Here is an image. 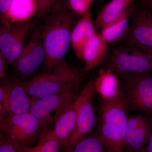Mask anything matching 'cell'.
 Wrapping results in <instances>:
<instances>
[{
  "label": "cell",
  "instance_id": "1",
  "mask_svg": "<svg viewBox=\"0 0 152 152\" xmlns=\"http://www.w3.org/2000/svg\"><path fill=\"white\" fill-rule=\"evenodd\" d=\"M75 26L72 17L64 10H55L47 16L42 28L46 53L44 71L51 69L64 61Z\"/></svg>",
  "mask_w": 152,
  "mask_h": 152
},
{
  "label": "cell",
  "instance_id": "2",
  "mask_svg": "<svg viewBox=\"0 0 152 152\" xmlns=\"http://www.w3.org/2000/svg\"><path fill=\"white\" fill-rule=\"evenodd\" d=\"M124 95L113 100L102 101L98 135L109 152H124L128 118Z\"/></svg>",
  "mask_w": 152,
  "mask_h": 152
},
{
  "label": "cell",
  "instance_id": "3",
  "mask_svg": "<svg viewBox=\"0 0 152 152\" xmlns=\"http://www.w3.org/2000/svg\"><path fill=\"white\" fill-rule=\"evenodd\" d=\"M80 75L64 61L23 83L29 97L41 99L74 88L79 83Z\"/></svg>",
  "mask_w": 152,
  "mask_h": 152
},
{
  "label": "cell",
  "instance_id": "4",
  "mask_svg": "<svg viewBox=\"0 0 152 152\" xmlns=\"http://www.w3.org/2000/svg\"><path fill=\"white\" fill-rule=\"evenodd\" d=\"M2 135L8 140L23 146H29L39 138L45 129L30 112L8 115L0 119Z\"/></svg>",
  "mask_w": 152,
  "mask_h": 152
},
{
  "label": "cell",
  "instance_id": "5",
  "mask_svg": "<svg viewBox=\"0 0 152 152\" xmlns=\"http://www.w3.org/2000/svg\"><path fill=\"white\" fill-rule=\"evenodd\" d=\"M96 93L94 81L89 80L85 85L81 92L76 98L77 103V121L75 129L63 152L71 151L79 142L91 131L96 123V116L93 100Z\"/></svg>",
  "mask_w": 152,
  "mask_h": 152
},
{
  "label": "cell",
  "instance_id": "6",
  "mask_svg": "<svg viewBox=\"0 0 152 152\" xmlns=\"http://www.w3.org/2000/svg\"><path fill=\"white\" fill-rule=\"evenodd\" d=\"M107 64L108 68L127 77L148 74L152 70V53L137 49H117L109 58Z\"/></svg>",
  "mask_w": 152,
  "mask_h": 152
},
{
  "label": "cell",
  "instance_id": "7",
  "mask_svg": "<svg viewBox=\"0 0 152 152\" xmlns=\"http://www.w3.org/2000/svg\"><path fill=\"white\" fill-rule=\"evenodd\" d=\"M75 97L74 88L41 99L30 97V112L39 121L45 130L56 122L75 101Z\"/></svg>",
  "mask_w": 152,
  "mask_h": 152
},
{
  "label": "cell",
  "instance_id": "8",
  "mask_svg": "<svg viewBox=\"0 0 152 152\" xmlns=\"http://www.w3.org/2000/svg\"><path fill=\"white\" fill-rule=\"evenodd\" d=\"M36 20L22 23H1L0 54L9 64H13L21 53L26 39L37 24Z\"/></svg>",
  "mask_w": 152,
  "mask_h": 152
},
{
  "label": "cell",
  "instance_id": "9",
  "mask_svg": "<svg viewBox=\"0 0 152 152\" xmlns=\"http://www.w3.org/2000/svg\"><path fill=\"white\" fill-rule=\"evenodd\" d=\"M46 53L42 37V28L37 30L26 44L18 59L14 63L16 73L23 78L32 76L44 64Z\"/></svg>",
  "mask_w": 152,
  "mask_h": 152
},
{
  "label": "cell",
  "instance_id": "10",
  "mask_svg": "<svg viewBox=\"0 0 152 152\" xmlns=\"http://www.w3.org/2000/svg\"><path fill=\"white\" fill-rule=\"evenodd\" d=\"M127 77L123 95L127 104L136 110L152 112V76L148 73Z\"/></svg>",
  "mask_w": 152,
  "mask_h": 152
},
{
  "label": "cell",
  "instance_id": "11",
  "mask_svg": "<svg viewBox=\"0 0 152 152\" xmlns=\"http://www.w3.org/2000/svg\"><path fill=\"white\" fill-rule=\"evenodd\" d=\"M0 88L4 91L7 101L6 116L21 115L30 112V97L23 82L15 79L8 80L3 82Z\"/></svg>",
  "mask_w": 152,
  "mask_h": 152
},
{
  "label": "cell",
  "instance_id": "12",
  "mask_svg": "<svg viewBox=\"0 0 152 152\" xmlns=\"http://www.w3.org/2000/svg\"><path fill=\"white\" fill-rule=\"evenodd\" d=\"M107 44L102 35L97 33L88 41L82 53L81 59L84 61L85 66L79 76V83L90 71L106 61Z\"/></svg>",
  "mask_w": 152,
  "mask_h": 152
},
{
  "label": "cell",
  "instance_id": "13",
  "mask_svg": "<svg viewBox=\"0 0 152 152\" xmlns=\"http://www.w3.org/2000/svg\"><path fill=\"white\" fill-rule=\"evenodd\" d=\"M130 38L137 46L152 53V18L146 12L142 11L137 15Z\"/></svg>",
  "mask_w": 152,
  "mask_h": 152
},
{
  "label": "cell",
  "instance_id": "14",
  "mask_svg": "<svg viewBox=\"0 0 152 152\" xmlns=\"http://www.w3.org/2000/svg\"><path fill=\"white\" fill-rule=\"evenodd\" d=\"M77 106L75 101L64 111L55 123L52 133L60 147L64 149L75 129Z\"/></svg>",
  "mask_w": 152,
  "mask_h": 152
},
{
  "label": "cell",
  "instance_id": "15",
  "mask_svg": "<svg viewBox=\"0 0 152 152\" xmlns=\"http://www.w3.org/2000/svg\"><path fill=\"white\" fill-rule=\"evenodd\" d=\"M94 24L90 10L82 15L73 29L71 36V46L77 58H81L85 46L96 34Z\"/></svg>",
  "mask_w": 152,
  "mask_h": 152
},
{
  "label": "cell",
  "instance_id": "16",
  "mask_svg": "<svg viewBox=\"0 0 152 152\" xmlns=\"http://www.w3.org/2000/svg\"><path fill=\"white\" fill-rule=\"evenodd\" d=\"M94 84L96 92L103 100H113L123 96L116 74L109 68L100 70Z\"/></svg>",
  "mask_w": 152,
  "mask_h": 152
},
{
  "label": "cell",
  "instance_id": "17",
  "mask_svg": "<svg viewBox=\"0 0 152 152\" xmlns=\"http://www.w3.org/2000/svg\"><path fill=\"white\" fill-rule=\"evenodd\" d=\"M38 10L37 0H12L5 22L15 24L27 23L37 15Z\"/></svg>",
  "mask_w": 152,
  "mask_h": 152
},
{
  "label": "cell",
  "instance_id": "18",
  "mask_svg": "<svg viewBox=\"0 0 152 152\" xmlns=\"http://www.w3.org/2000/svg\"><path fill=\"white\" fill-rule=\"evenodd\" d=\"M132 12L130 4L119 18L101 29L100 34L108 43L119 41L127 33Z\"/></svg>",
  "mask_w": 152,
  "mask_h": 152
},
{
  "label": "cell",
  "instance_id": "19",
  "mask_svg": "<svg viewBox=\"0 0 152 152\" xmlns=\"http://www.w3.org/2000/svg\"><path fill=\"white\" fill-rule=\"evenodd\" d=\"M133 0H111L99 13L94 24L95 27L102 28L119 18Z\"/></svg>",
  "mask_w": 152,
  "mask_h": 152
},
{
  "label": "cell",
  "instance_id": "20",
  "mask_svg": "<svg viewBox=\"0 0 152 152\" xmlns=\"http://www.w3.org/2000/svg\"><path fill=\"white\" fill-rule=\"evenodd\" d=\"M146 120L129 135L125 137L124 146L132 152H141L145 146L150 136Z\"/></svg>",
  "mask_w": 152,
  "mask_h": 152
},
{
  "label": "cell",
  "instance_id": "21",
  "mask_svg": "<svg viewBox=\"0 0 152 152\" xmlns=\"http://www.w3.org/2000/svg\"><path fill=\"white\" fill-rule=\"evenodd\" d=\"M60 146L53 135L51 129L44 130L35 147L20 146V152H60Z\"/></svg>",
  "mask_w": 152,
  "mask_h": 152
},
{
  "label": "cell",
  "instance_id": "22",
  "mask_svg": "<svg viewBox=\"0 0 152 152\" xmlns=\"http://www.w3.org/2000/svg\"><path fill=\"white\" fill-rule=\"evenodd\" d=\"M67 152H109L98 135L87 136Z\"/></svg>",
  "mask_w": 152,
  "mask_h": 152
},
{
  "label": "cell",
  "instance_id": "23",
  "mask_svg": "<svg viewBox=\"0 0 152 152\" xmlns=\"http://www.w3.org/2000/svg\"><path fill=\"white\" fill-rule=\"evenodd\" d=\"M69 4L74 12L83 15L90 10L91 4L85 0H69Z\"/></svg>",
  "mask_w": 152,
  "mask_h": 152
},
{
  "label": "cell",
  "instance_id": "24",
  "mask_svg": "<svg viewBox=\"0 0 152 152\" xmlns=\"http://www.w3.org/2000/svg\"><path fill=\"white\" fill-rule=\"evenodd\" d=\"M56 0H37L38 6L37 16L39 18L47 17L52 12V7Z\"/></svg>",
  "mask_w": 152,
  "mask_h": 152
},
{
  "label": "cell",
  "instance_id": "25",
  "mask_svg": "<svg viewBox=\"0 0 152 152\" xmlns=\"http://www.w3.org/2000/svg\"><path fill=\"white\" fill-rule=\"evenodd\" d=\"M20 146L1 136L0 152H20Z\"/></svg>",
  "mask_w": 152,
  "mask_h": 152
},
{
  "label": "cell",
  "instance_id": "26",
  "mask_svg": "<svg viewBox=\"0 0 152 152\" xmlns=\"http://www.w3.org/2000/svg\"><path fill=\"white\" fill-rule=\"evenodd\" d=\"M12 0H0L1 23L6 21L8 12Z\"/></svg>",
  "mask_w": 152,
  "mask_h": 152
},
{
  "label": "cell",
  "instance_id": "27",
  "mask_svg": "<svg viewBox=\"0 0 152 152\" xmlns=\"http://www.w3.org/2000/svg\"><path fill=\"white\" fill-rule=\"evenodd\" d=\"M9 63L4 58L2 55L0 54V77L3 78L5 76Z\"/></svg>",
  "mask_w": 152,
  "mask_h": 152
},
{
  "label": "cell",
  "instance_id": "28",
  "mask_svg": "<svg viewBox=\"0 0 152 152\" xmlns=\"http://www.w3.org/2000/svg\"><path fill=\"white\" fill-rule=\"evenodd\" d=\"M146 145L141 152H152V132L150 134L148 140Z\"/></svg>",
  "mask_w": 152,
  "mask_h": 152
},
{
  "label": "cell",
  "instance_id": "29",
  "mask_svg": "<svg viewBox=\"0 0 152 152\" xmlns=\"http://www.w3.org/2000/svg\"><path fill=\"white\" fill-rule=\"evenodd\" d=\"M145 1L148 5L152 8V0H145Z\"/></svg>",
  "mask_w": 152,
  "mask_h": 152
},
{
  "label": "cell",
  "instance_id": "30",
  "mask_svg": "<svg viewBox=\"0 0 152 152\" xmlns=\"http://www.w3.org/2000/svg\"><path fill=\"white\" fill-rule=\"evenodd\" d=\"M85 1H87V2L90 3L91 4H92V3L94 1V0H85Z\"/></svg>",
  "mask_w": 152,
  "mask_h": 152
}]
</instances>
